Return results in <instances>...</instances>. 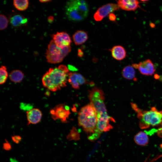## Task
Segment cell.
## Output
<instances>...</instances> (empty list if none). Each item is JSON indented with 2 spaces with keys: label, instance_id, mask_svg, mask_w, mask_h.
Returning a JSON list of instances; mask_svg holds the SVG:
<instances>
[{
  "label": "cell",
  "instance_id": "cell-1",
  "mask_svg": "<svg viewBox=\"0 0 162 162\" xmlns=\"http://www.w3.org/2000/svg\"><path fill=\"white\" fill-rule=\"evenodd\" d=\"M69 72L67 67L64 65L50 68L42 78L43 85L52 91L59 90L66 86Z\"/></svg>",
  "mask_w": 162,
  "mask_h": 162
},
{
  "label": "cell",
  "instance_id": "cell-2",
  "mask_svg": "<svg viewBox=\"0 0 162 162\" xmlns=\"http://www.w3.org/2000/svg\"><path fill=\"white\" fill-rule=\"evenodd\" d=\"M78 124L89 135L95 129L97 123V114L92 103L84 106L80 110L78 117Z\"/></svg>",
  "mask_w": 162,
  "mask_h": 162
},
{
  "label": "cell",
  "instance_id": "cell-3",
  "mask_svg": "<svg viewBox=\"0 0 162 162\" xmlns=\"http://www.w3.org/2000/svg\"><path fill=\"white\" fill-rule=\"evenodd\" d=\"M132 106L137 113L141 128L146 129L151 126H157L162 124V110H158L153 107L149 110L142 111L137 108L135 104H132Z\"/></svg>",
  "mask_w": 162,
  "mask_h": 162
},
{
  "label": "cell",
  "instance_id": "cell-4",
  "mask_svg": "<svg viewBox=\"0 0 162 162\" xmlns=\"http://www.w3.org/2000/svg\"><path fill=\"white\" fill-rule=\"evenodd\" d=\"M89 11L87 3L84 0H71L68 1L65 6L66 15L70 20L79 22L87 17Z\"/></svg>",
  "mask_w": 162,
  "mask_h": 162
},
{
  "label": "cell",
  "instance_id": "cell-5",
  "mask_svg": "<svg viewBox=\"0 0 162 162\" xmlns=\"http://www.w3.org/2000/svg\"><path fill=\"white\" fill-rule=\"evenodd\" d=\"M88 97L90 103L96 110L97 118L109 116L104 103V94L102 90L97 87L92 88Z\"/></svg>",
  "mask_w": 162,
  "mask_h": 162
},
{
  "label": "cell",
  "instance_id": "cell-6",
  "mask_svg": "<svg viewBox=\"0 0 162 162\" xmlns=\"http://www.w3.org/2000/svg\"><path fill=\"white\" fill-rule=\"evenodd\" d=\"M71 50L70 46L63 49L59 47L52 40L48 45L46 53L47 62L52 64L59 63L62 61Z\"/></svg>",
  "mask_w": 162,
  "mask_h": 162
},
{
  "label": "cell",
  "instance_id": "cell-7",
  "mask_svg": "<svg viewBox=\"0 0 162 162\" xmlns=\"http://www.w3.org/2000/svg\"><path fill=\"white\" fill-rule=\"evenodd\" d=\"M50 113L54 120L60 119L62 122H67L70 112L69 107L65 104H59L50 111Z\"/></svg>",
  "mask_w": 162,
  "mask_h": 162
},
{
  "label": "cell",
  "instance_id": "cell-8",
  "mask_svg": "<svg viewBox=\"0 0 162 162\" xmlns=\"http://www.w3.org/2000/svg\"><path fill=\"white\" fill-rule=\"evenodd\" d=\"M119 8L118 4L114 3H109L103 5L94 14V19L97 21H100L110 13L119 9Z\"/></svg>",
  "mask_w": 162,
  "mask_h": 162
},
{
  "label": "cell",
  "instance_id": "cell-9",
  "mask_svg": "<svg viewBox=\"0 0 162 162\" xmlns=\"http://www.w3.org/2000/svg\"><path fill=\"white\" fill-rule=\"evenodd\" d=\"M133 67L137 69L142 74L146 76L152 75L155 71L154 64L149 59L140 62L138 64H133Z\"/></svg>",
  "mask_w": 162,
  "mask_h": 162
},
{
  "label": "cell",
  "instance_id": "cell-10",
  "mask_svg": "<svg viewBox=\"0 0 162 162\" xmlns=\"http://www.w3.org/2000/svg\"><path fill=\"white\" fill-rule=\"evenodd\" d=\"M52 37L56 45L62 49L70 46L71 42L70 36L65 32H57L52 34Z\"/></svg>",
  "mask_w": 162,
  "mask_h": 162
},
{
  "label": "cell",
  "instance_id": "cell-11",
  "mask_svg": "<svg viewBox=\"0 0 162 162\" xmlns=\"http://www.w3.org/2000/svg\"><path fill=\"white\" fill-rule=\"evenodd\" d=\"M68 81L72 87L76 89H79L81 85L88 83V81L83 76L76 72H69Z\"/></svg>",
  "mask_w": 162,
  "mask_h": 162
},
{
  "label": "cell",
  "instance_id": "cell-12",
  "mask_svg": "<svg viewBox=\"0 0 162 162\" xmlns=\"http://www.w3.org/2000/svg\"><path fill=\"white\" fill-rule=\"evenodd\" d=\"M117 2L119 8L126 11H134L140 7V2L136 0H119Z\"/></svg>",
  "mask_w": 162,
  "mask_h": 162
},
{
  "label": "cell",
  "instance_id": "cell-13",
  "mask_svg": "<svg viewBox=\"0 0 162 162\" xmlns=\"http://www.w3.org/2000/svg\"><path fill=\"white\" fill-rule=\"evenodd\" d=\"M28 124H36L41 120L42 113L40 110L37 108H33L26 112Z\"/></svg>",
  "mask_w": 162,
  "mask_h": 162
},
{
  "label": "cell",
  "instance_id": "cell-14",
  "mask_svg": "<svg viewBox=\"0 0 162 162\" xmlns=\"http://www.w3.org/2000/svg\"><path fill=\"white\" fill-rule=\"evenodd\" d=\"M112 57L118 60L124 59L126 56V51L122 46L117 45L114 46L110 50Z\"/></svg>",
  "mask_w": 162,
  "mask_h": 162
},
{
  "label": "cell",
  "instance_id": "cell-15",
  "mask_svg": "<svg viewBox=\"0 0 162 162\" xmlns=\"http://www.w3.org/2000/svg\"><path fill=\"white\" fill-rule=\"evenodd\" d=\"M10 21L12 26L18 27L26 24L28 19L22 15L17 14L10 17Z\"/></svg>",
  "mask_w": 162,
  "mask_h": 162
},
{
  "label": "cell",
  "instance_id": "cell-16",
  "mask_svg": "<svg viewBox=\"0 0 162 162\" xmlns=\"http://www.w3.org/2000/svg\"><path fill=\"white\" fill-rule=\"evenodd\" d=\"M88 38L86 32L82 30H78L73 36V41L76 45H80L84 43Z\"/></svg>",
  "mask_w": 162,
  "mask_h": 162
},
{
  "label": "cell",
  "instance_id": "cell-17",
  "mask_svg": "<svg viewBox=\"0 0 162 162\" xmlns=\"http://www.w3.org/2000/svg\"><path fill=\"white\" fill-rule=\"evenodd\" d=\"M134 68L132 65H128L126 66L122 70V76L127 80L136 81L135 71Z\"/></svg>",
  "mask_w": 162,
  "mask_h": 162
},
{
  "label": "cell",
  "instance_id": "cell-18",
  "mask_svg": "<svg viewBox=\"0 0 162 162\" xmlns=\"http://www.w3.org/2000/svg\"><path fill=\"white\" fill-rule=\"evenodd\" d=\"M134 140L137 144L145 146L148 143V138L147 134L145 132L140 131L135 135Z\"/></svg>",
  "mask_w": 162,
  "mask_h": 162
},
{
  "label": "cell",
  "instance_id": "cell-19",
  "mask_svg": "<svg viewBox=\"0 0 162 162\" xmlns=\"http://www.w3.org/2000/svg\"><path fill=\"white\" fill-rule=\"evenodd\" d=\"M24 77V74L21 71L18 70L12 71L9 74V78L10 80L14 82H20Z\"/></svg>",
  "mask_w": 162,
  "mask_h": 162
},
{
  "label": "cell",
  "instance_id": "cell-20",
  "mask_svg": "<svg viewBox=\"0 0 162 162\" xmlns=\"http://www.w3.org/2000/svg\"><path fill=\"white\" fill-rule=\"evenodd\" d=\"M28 1L27 0H14L13 4L18 10L23 11L26 10L28 6Z\"/></svg>",
  "mask_w": 162,
  "mask_h": 162
},
{
  "label": "cell",
  "instance_id": "cell-21",
  "mask_svg": "<svg viewBox=\"0 0 162 162\" xmlns=\"http://www.w3.org/2000/svg\"><path fill=\"white\" fill-rule=\"evenodd\" d=\"M7 69V68L5 66H2L1 67L0 69L1 84L4 83L6 80L8 75Z\"/></svg>",
  "mask_w": 162,
  "mask_h": 162
},
{
  "label": "cell",
  "instance_id": "cell-22",
  "mask_svg": "<svg viewBox=\"0 0 162 162\" xmlns=\"http://www.w3.org/2000/svg\"><path fill=\"white\" fill-rule=\"evenodd\" d=\"M8 20L7 17L4 15H0V29L1 30L5 29L7 27Z\"/></svg>",
  "mask_w": 162,
  "mask_h": 162
},
{
  "label": "cell",
  "instance_id": "cell-23",
  "mask_svg": "<svg viewBox=\"0 0 162 162\" xmlns=\"http://www.w3.org/2000/svg\"><path fill=\"white\" fill-rule=\"evenodd\" d=\"M13 141L16 144L19 143L22 140V137L19 135H14L12 136Z\"/></svg>",
  "mask_w": 162,
  "mask_h": 162
},
{
  "label": "cell",
  "instance_id": "cell-24",
  "mask_svg": "<svg viewBox=\"0 0 162 162\" xmlns=\"http://www.w3.org/2000/svg\"><path fill=\"white\" fill-rule=\"evenodd\" d=\"M3 148L6 151H9L12 148L10 144L7 140L6 142L3 144Z\"/></svg>",
  "mask_w": 162,
  "mask_h": 162
},
{
  "label": "cell",
  "instance_id": "cell-25",
  "mask_svg": "<svg viewBox=\"0 0 162 162\" xmlns=\"http://www.w3.org/2000/svg\"><path fill=\"white\" fill-rule=\"evenodd\" d=\"M21 108L23 110H29L32 109V106L30 105L29 104H22L21 105Z\"/></svg>",
  "mask_w": 162,
  "mask_h": 162
},
{
  "label": "cell",
  "instance_id": "cell-26",
  "mask_svg": "<svg viewBox=\"0 0 162 162\" xmlns=\"http://www.w3.org/2000/svg\"><path fill=\"white\" fill-rule=\"evenodd\" d=\"M109 19L111 21H115L116 19V16L115 15L112 13L110 14L109 16Z\"/></svg>",
  "mask_w": 162,
  "mask_h": 162
},
{
  "label": "cell",
  "instance_id": "cell-27",
  "mask_svg": "<svg viewBox=\"0 0 162 162\" xmlns=\"http://www.w3.org/2000/svg\"><path fill=\"white\" fill-rule=\"evenodd\" d=\"M53 20V17L52 16H49L48 18V22L51 23Z\"/></svg>",
  "mask_w": 162,
  "mask_h": 162
},
{
  "label": "cell",
  "instance_id": "cell-28",
  "mask_svg": "<svg viewBox=\"0 0 162 162\" xmlns=\"http://www.w3.org/2000/svg\"><path fill=\"white\" fill-rule=\"evenodd\" d=\"M51 0H40L39 1L41 3H45L50 2Z\"/></svg>",
  "mask_w": 162,
  "mask_h": 162
},
{
  "label": "cell",
  "instance_id": "cell-29",
  "mask_svg": "<svg viewBox=\"0 0 162 162\" xmlns=\"http://www.w3.org/2000/svg\"><path fill=\"white\" fill-rule=\"evenodd\" d=\"M10 162H18L16 160L11 158L10 159Z\"/></svg>",
  "mask_w": 162,
  "mask_h": 162
}]
</instances>
